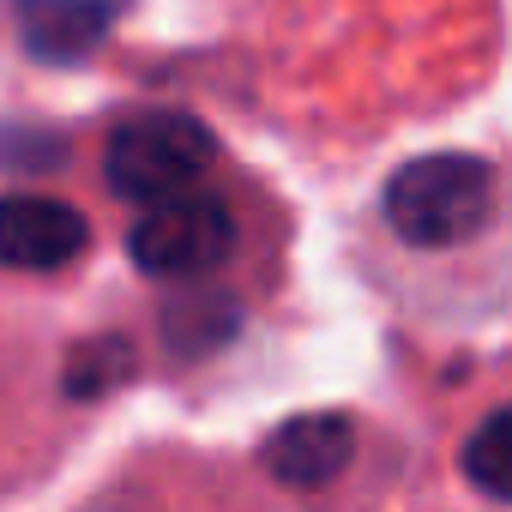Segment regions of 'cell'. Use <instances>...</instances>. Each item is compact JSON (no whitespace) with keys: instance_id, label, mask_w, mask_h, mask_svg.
I'll list each match as a JSON object with an SVG mask.
<instances>
[{"instance_id":"52a82bcc","label":"cell","mask_w":512,"mask_h":512,"mask_svg":"<svg viewBox=\"0 0 512 512\" xmlns=\"http://www.w3.org/2000/svg\"><path fill=\"white\" fill-rule=\"evenodd\" d=\"M464 476L494 494V500H512V404H500L494 416H482L464 440Z\"/></svg>"},{"instance_id":"7a4b0ae2","label":"cell","mask_w":512,"mask_h":512,"mask_svg":"<svg viewBox=\"0 0 512 512\" xmlns=\"http://www.w3.org/2000/svg\"><path fill=\"white\" fill-rule=\"evenodd\" d=\"M211 163H217V139L193 115H139V121H121L103 145L109 187L139 205L193 193Z\"/></svg>"},{"instance_id":"3957f363","label":"cell","mask_w":512,"mask_h":512,"mask_svg":"<svg viewBox=\"0 0 512 512\" xmlns=\"http://www.w3.org/2000/svg\"><path fill=\"white\" fill-rule=\"evenodd\" d=\"M127 253L145 278H205L235 253V217L217 193L193 187L145 205V217L127 235Z\"/></svg>"},{"instance_id":"277c9868","label":"cell","mask_w":512,"mask_h":512,"mask_svg":"<svg viewBox=\"0 0 512 512\" xmlns=\"http://www.w3.org/2000/svg\"><path fill=\"white\" fill-rule=\"evenodd\" d=\"M91 247V223L79 205L55 193H7L0 199V266L13 272H61Z\"/></svg>"},{"instance_id":"6da1fadb","label":"cell","mask_w":512,"mask_h":512,"mask_svg":"<svg viewBox=\"0 0 512 512\" xmlns=\"http://www.w3.org/2000/svg\"><path fill=\"white\" fill-rule=\"evenodd\" d=\"M386 223L410 247H458L494 211V169L464 151L416 157L386 181Z\"/></svg>"},{"instance_id":"5b68a950","label":"cell","mask_w":512,"mask_h":512,"mask_svg":"<svg viewBox=\"0 0 512 512\" xmlns=\"http://www.w3.org/2000/svg\"><path fill=\"white\" fill-rule=\"evenodd\" d=\"M350 452H356V428H350V416H338V410H314V416H296V422L272 428V440H266L260 458H266V470H272L284 488H326V482L344 476Z\"/></svg>"},{"instance_id":"8992f818","label":"cell","mask_w":512,"mask_h":512,"mask_svg":"<svg viewBox=\"0 0 512 512\" xmlns=\"http://www.w3.org/2000/svg\"><path fill=\"white\" fill-rule=\"evenodd\" d=\"M115 25V0H19V43L43 67H73L97 55Z\"/></svg>"},{"instance_id":"9c48e42d","label":"cell","mask_w":512,"mask_h":512,"mask_svg":"<svg viewBox=\"0 0 512 512\" xmlns=\"http://www.w3.org/2000/svg\"><path fill=\"white\" fill-rule=\"evenodd\" d=\"M85 512H151L139 494H103V500H91Z\"/></svg>"},{"instance_id":"ba28073f","label":"cell","mask_w":512,"mask_h":512,"mask_svg":"<svg viewBox=\"0 0 512 512\" xmlns=\"http://www.w3.org/2000/svg\"><path fill=\"white\" fill-rule=\"evenodd\" d=\"M121 374H127V344L103 338V344H85V350H79V362H73V374H67V392H73V398H91V392L115 386Z\"/></svg>"}]
</instances>
